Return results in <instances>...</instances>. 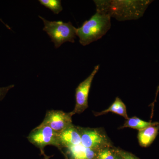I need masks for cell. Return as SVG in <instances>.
Returning a JSON list of instances; mask_svg holds the SVG:
<instances>
[{"instance_id": "obj_20", "label": "cell", "mask_w": 159, "mask_h": 159, "mask_svg": "<svg viewBox=\"0 0 159 159\" xmlns=\"http://www.w3.org/2000/svg\"><path fill=\"white\" fill-rule=\"evenodd\" d=\"M64 156L65 157V159H69L65 155H64Z\"/></svg>"}, {"instance_id": "obj_8", "label": "cell", "mask_w": 159, "mask_h": 159, "mask_svg": "<svg viewBox=\"0 0 159 159\" xmlns=\"http://www.w3.org/2000/svg\"><path fill=\"white\" fill-rule=\"evenodd\" d=\"M61 150L63 148L81 144V138L78 126L71 124L59 133Z\"/></svg>"}, {"instance_id": "obj_14", "label": "cell", "mask_w": 159, "mask_h": 159, "mask_svg": "<svg viewBox=\"0 0 159 159\" xmlns=\"http://www.w3.org/2000/svg\"><path fill=\"white\" fill-rule=\"evenodd\" d=\"M40 4L53 11L55 14H59L62 11L61 0H39Z\"/></svg>"}, {"instance_id": "obj_15", "label": "cell", "mask_w": 159, "mask_h": 159, "mask_svg": "<svg viewBox=\"0 0 159 159\" xmlns=\"http://www.w3.org/2000/svg\"><path fill=\"white\" fill-rule=\"evenodd\" d=\"M118 152L122 159H139L132 153L118 148Z\"/></svg>"}, {"instance_id": "obj_19", "label": "cell", "mask_w": 159, "mask_h": 159, "mask_svg": "<svg viewBox=\"0 0 159 159\" xmlns=\"http://www.w3.org/2000/svg\"><path fill=\"white\" fill-rule=\"evenodd\" d=\"M116 159H121V157H120V156L119 155V152H118V156H117L116 158Z\"/></svg>"}, {"instance_id": "obj_18", "label": "cell", "mask_w": 159, "mask_h": 159, "mask_svg": "<svg viewBox=\"0 0 159 159\" xmlns=\"http://www.w3.org/2000/svg\"><path fill=\"white\" fill-rule=\"evenodd\" d=\"M44 157V159H50V157H51L48 156L46 155L45 154H43Z\"/></svg>"}, {"instance_id": "obj_10", "label": "cell", "mask_w": 159, "mask_h": 159, "mask_svg": "<svg viewBox=\"0 0 159 159\" xmlns=\"http://www.w3.org/2000/svg\"><path fill=\"white\" fill-rule=\"evenodd\" d=\"M159 122L139 131L138 139L139 145L143 147H147L153 142L158 134Z\"/></svg>"}, {"instance_id": "obj_6", "label": "cell", "mask_w": 159, "mask_h": 159, "mask_svg": "<svg viewBox=\"0 0 159 159\" xmlns=\"http://www.w3.org/2000/svg\"><path fill=\"white\" fill-rule=\"evenodd\" d=\"M99 69V65L94 67L93 70L86 79L80 83L75 90L76 104L74 110L71 111L72 115L80 114L88 108L89 93L92 82Z\"/></svg>"}, {"instance_id": "obj_9", "label": "cell", "mask_w": 159, "mask_h": 159, "mask_svg": "<svg viewBox=\"0 0 159 159\" xmlns=\"http://www.w3.org/2000/svg\"><path fill=\"white\" fill-rule=\"evenodd\" d=\"M64 149L65 151L61 152L69 159H96L98 152L84 147L81 144Z\"/></svg>"}, {"instance_id": "obj_13", "label": "cell", "mask_w": 159, "mask_h": 159, "mask_svg": "<svg viewBox=\"0 0 159 159\" xmlns=\"http://www.w3.org/2000/svg\"><path fill=\"white\" fill-rule=\"evenodd\" d=\"M118 155V148L107 147L98 151L96 159H116Z\"/></svg>"}, {"instance_id": "obj_2", "label": "cell", "mask_w": 159, "mask_h": 159, "mask_svg": "<svg viewBox=\"0 0 159 159\" xmlns=\"http://www.w3.org/2000/svg\"><path fill=\"white\" fill-rule=\"evenodd\" d=\"M111 27V16L96 11L89 19L77 28L76 34L79 37L80 44L85 46L100 39L107 33Z\"/></svg>"}, {"instance_id": "obj_11", "label": "cell", "mask_w": 159, "mask_h": 159, "mask_svg": "<svg viewBox=\"0 0 159 159\" xmlns=\"http://www.w3.org/2000/svg\"><path fill=\"white\" fill-rule=\"evenodd\" d=\"M109 112L114 113L119 116H122L126 120L129 119V117L127 115L126 107L125 103L118 97L116 98L114 102L108 108L99 112H95L94 115L96 116H98L105 115Z\"/></svg>"}, {"instance_id": "obj_3", "label": "cell", "mask_w": 159, "mask_h": 159, "mask_svg": "<svg viewBox=\"0 0 159 159\" xmlns=\"http://www.w3.org/2000/svg\"><path fill=\"white\" fill-rule=\"evenodd\" d=\"M43 22V30L45 31L54 43L56 48H59L64 43L75 42L77 28L70 22L66 23L62 21L48 20L42 16H39Z\"/></svg>"}, {"instance_id": "obj_5", "label": "cell", "mask_w": 159, "mask_h": 159, "mask_svg": "<svg viewBox=\"0 0 159 159\" xmlns=\"http://www.w3.org/2000/svg\"><path fill=\"white\" fill-rule=\"evenodd\" d=\"M78 127L81 138V144L84 147L98 151L107 147L114 146L103 129L80 126Z\"/></svg>"}, {"instance_id": "obj_16", "label": "cell", "mask_w": 159, "mask_h": 159, "mask_svg": "<svg viewBox=\"0 0 159 159\" xmlns=\"http://www.w3.org/2000/svg\"><path fill=\"white\" fill-rule=\"evenodd\" d=\"M14 84H11L8 86L0 87V101H2L4 99L7 93L11 89L14 87Z\"/></svg>"}, {"instance_id": "obj_1", "label": "cell", "mask_w": 159, "mask_h": 159, "mask_svg": "<svg viewBox=\"0 0 159 159\" xmlns=\"http://www.w3.org/2000/svg\"><path fill=\"white\" fill-rule=\"evenodd\" d=\"M152 2L148 0L94 1L96 11L108 15L120 21L142 17Z\"/></svg>"}, {"instance_id": "obj_17", "label": "cell", "mask_w": 159, "mask_h": 159, "mask_svg": "<svg viewBox=\"0 0 159 159\" xmlns=\"http://www.w3.org/2000/svg\"><path fill=\"white\" fill-rule=\"evenodd\" d=\"M0 21H1L3 23V24H4V25H5L6 26V27H7V28H8V29H11V28H10V27H9V26L8 25H6V24H5V23H4V22L1 19H0Z\"/></svg>"}, {"instance_id": "obj_4", "label": "cell", "mask_w": 159, "mask_h": 159, "mask_svg": "<svg viewBox=\"0 0 159 159\" xmlns=\"http://www.w3.org/2000/svg\"><path fill=\"white\" fill-rule=\"evenodd\" d=\"M30 143L40 151L41 154H44V148L48 145H53L61 150L59 133L48 126L38 125L31 130L28 137Z\"/></svg>"}, {"instance_id": "obj_12", "label": "cell", "mask_w": 159, "mask_h": 159, "mask_svg": "<svg viewBox=\"0 0 159 159\" xmlns=\"http://www.w3.org/2000/svg\"><path fill=\"white\" fill-rule=\"evenodd\" d=\"M155 122H146L138 117L134 116L126 120L123 125L119 129L131 128L139 131L153 125Z\"/></svg>"}, {"instance_id": "obj_7", "label": "cell", "mask_w": 159, "mask_h": 159, "mask_svg": "<svg viewBox=\"0 0 159 159\" xmlns=\"http://www.w3.org/2000/svg\"><path fill=\"white\" fill-rule=\"evenodd\" d=\"M71 112H65L61 110H50L46 113L43 121L40 124L48 126L58 133L68 127L72 123Z\"/></svg>"}]
</instances>
